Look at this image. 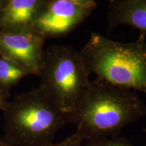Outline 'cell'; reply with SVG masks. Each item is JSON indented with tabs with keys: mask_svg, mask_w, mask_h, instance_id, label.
Here are the masks:
<instances>
[{
	"mask_svg": "<svg viewBox=\"0 0 146 146\" xmlns=\"http://www.w3.org/2000/svg\"><path fill=\"white\" fill-rule=\"evenodd\" d=\"M145 115V105L135 91L96 77L68 114V123L85 141L119 135L124 128Z\"/></svg>",
	"mask_w": 146,
	"mask_h": 146,
	"instance_id": "1",
	"label": "cell"
},
{
	"mask_svg": "<svg viewBox=\"0 0 146 146\" xmlns=\"http://www.w3.org/2000/svg\"><path fill=\"white\" fill-rule=\"evenodd\" d=\"M3 112V138L14 146H50L68 115L39 86L16 95Z\"/></svg>",
	"mask_w": 146,
	"mask_h": 146,
	"instance_id": "2",
	"label": "cell"
},
{
	"mask_svg": "<svg viewBox=\"0 0 146 146\" xmlns=\"http://www.w3.org/2000/svg\"><path fill=\"white\" fill-rule=\"evenodd\" d=\"M144 35L122 43L93 33L79 51L85 66L97 78L121 88L146 94V43Z\"/></svg>",
	"mask_w": 146,
	"mask_h": 146,
	"instance_id": "3",
	"label": "cell"
},
{
	"mask_svg": "<svg viewBox=\"0 0 146 146\" xmlns=\"http://www.w3.org/2000/svg\"><path fill=\"white\" fill-rule=\"evenodd\" d=\"M37 76L41 79L39 87L68 115L91 81L79 52L65 45L44 50Z\"/></svg>",
	"mask_w": 146,
	"mask_h": 146,
	"instance_id": "4",
	"label": "cell"
},
{
	"mask_svg": "<svg viewBox=\"0 0 146 146\" xmlns=\"http://www.w3.org/2000/svg\"><path fill=\"white\" fill-rule=\"evenodd\" d=\"M96 7V1L78 3L50 0L31 30L45 40L67 36L87 19Z\"/></svg>",
	"mask_w": 146,
	"mask_h": 146,
	"instance_id": "5",
	"label": "cell"
},
{
	"mask_svg": "<svg viewBox=\"0 0 146 146\" xmlns=\"http://www.w3.org/2000/svg\"><path fill=\"white\" fill-rule=\"evenodd\" d=\"M45 40L29 30H0V57L38 75Z\"/></svg>",
	"mask_w": 146,
	"mask_h": 146,
	"instance_id": "6",
	"label": "cell"
},
{
	"mask_svg": "<svg viewBox=\"0 0 146 146\" xmlns=\"http://www.w3.org/2000/svg\"><path fill=\"white\" fill-rule=\"evenodd\" d=\"M50 0H8L0 13V30H29Z\"/></svg>",
	"mask_w": 146,
	"mask_h": 146,
	"instance_id": "7",
	"label": "cell"
},
{
	"mask_svg": "<svg viewBox=\"0 0 146 146\" xmlns=\"http://www.w3.org/2000/svg\"><path fill=\"white\" fill-rule=\"evenodd\" d=\"M127 25L146 35V0H114L108 14L109 29Z\"/></svg>",
	"mask_w": 146,
	"mask_h": 146,
	"instance_id": "8",
	"label": "cell"
},
{
	"mask_svg": "<svg viewBox=\"0 0 146 146\" xmlns=\"http://www.w3.org/2000/svg\"><path fill=\"white\" fill-rule=\"evenodd\" d=\"M30 72L13 62L0 57V94L10 95L9 91Z\"/></svg>",
	"mask_w": 146,
	"mask_h": 146,
	"instance_id": "9",
	"label": "cell"
},
{
	"mask_svg": "<svg viewBox=\"0 0 146 146\" xmlns=\"http://www.w3.org/2000/svg\"><path fill=\"white\" fill-rule=\"evenodd\" d=\"M85 146H137L127 138L120 135L91 139L85 141Z\"/></svg>",
	"mask_w": 146,
	"mask_h": 146,
	"instance_id": "10",
	"label": "cell"
},
{
	"mask_svg": "<svg viewBox=\"0 0 146 146\" xmlns=\"http://www.w3.org/2000/svg\"><path fill=\"white\" fill-rule=\"evenodd\" d=\"M85 139L78 133L74 132L63 141L58 143H53L50 146H83Z\"/></svg>",
	"mask_w": 146,
	"mask_h": 146,
	"instance_id": "11",
	"label": "cell"
},
{
	"mask_svg": "<svg viewBox=\"0 0 146 146\" xmlns=\"http://www.w3.org/2000/svg\"><path fill=\"white\" fill-rule=\"evenodd\" d=\"M10 95L0 94V111H3L8 102Z\"/></svg>",
	"mask_w": 146,
	"mask_h": 146,
	"instance_id": "12",
	"label": "cell"
},
{
	"mask_svg": "<svg viewBox=\"0 0 146 146\" xmlns=\"http://www.w3.org/2000/svg\"><path fill=\"white\" fill-rule=\"evenodd\" d=\"M66 1H72V2L74 3H88L90 1H95V0H66ZM110 2H112L114 0H108Z\"/></svg>",
	"mask_w": 146,
	"mask_h": 146,
	"instance_id": "13",
	"label": "cell"
},
{
	"mask_svg": "<svg viewBox=\"0 0 146 146\" xmlns=\"http://www.w3.org/2000/svg\"><path fill=\"white\" fill-rule=\"evenodd\" d=\"M0 146H14L8 142L3 137H0Z\"/></svg>",
	"mask_w": 146,
	"mask_h": 146,
	"instance_id": "14",
	"label": "cell"
},
{
	"mask_svg": "<svg viewBox=\"0 0 146 146\" xmlns=\"http://www.w3.org/2000/svg\"><path fill=\"white\" fill-rule=\"evenodd\" d=\"M8 1V0H0V13L3 10V8H5Z\"/></svg>",
	"mask_w": 146,
	"mask_h": 146,
	"instance_id": "15",
	"label": "cell"
},
{
	"mask_svg": "<svg viewBox=\"0 0 146 146\" xmlns=\"http://www.w3.org/2000/svg\"><path fill=\"white\" fill-rule=\"evenodd\" d=\"M144 132H146V129H145V130H144Z\"/></svg>",
	"mask_w": 146,
	"mask_h": 146,
	"instance_id": "16",
	"label": "cell"
},
{
	"mask_svg": "<svg viewBox=\"0 0 146 146\" xmlns=\"http://www.w3.org/2000/svg\"><path fill=\"white\" fill-rule=\"evenodd\" d=\"M145 146H146V145H145Z\"/></svg>",
	"mask_w": 146,
	"mask_h": 146,
	"instance_id": "17",
	"label": "cell"
}]
</instances>
